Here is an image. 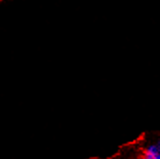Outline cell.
<instances>
[{
  "instance_id": "obj_1",
  "label": "cell",
  "mask_w": 160,
  "mask_h": 159,
  "mask_svg": "<svg viewBox=\"0 0 160 159\" xmlns=\"http://www.w3.org/2000/svg\"><path fill=\"white\" fill-rule=\"evenodd\" d=\"M145 153H149V154H152V155H159L160 154V147H159V143L157 145H151L149 146L145 152Z\"/></svg>"
},
{
  "instance_id": "obj_2",
  "label": "cell",
  "mask_w": 160,
  "mask_h": 159,
  "mask_svg": "<svg viewBox=\"0 0 160 159\" xmlns=\"http://www.w3.org/2000/svg\"><path fill=\"white\" fill-rule=\"evenodd\" d=\"M141 159H160V154L159 155H152V154H149V153L144 152Z\"/></svg>"
}]
</instances>
